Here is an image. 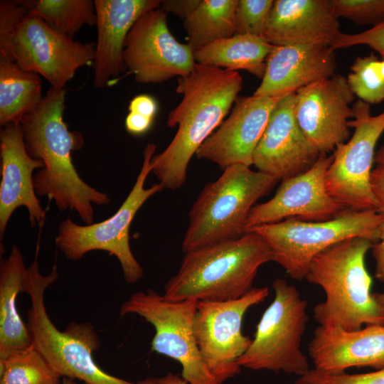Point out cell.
Segmentation results:
<instances>
[{
	"label": "cell",
	"mask_w": 384,
	"mask_h": 384,
	"mask_svg": "<svg viewBox=\"0 0 384 384\" xmlns=\"http://www.w3.org/2000/svg\"><path fill=\"white\" fill-rule=\"evenodd\" d=\"M65 102V90L50 87L21 124L28 154L44 164L33 176L37 196L53 201L60 211L74 210L85 225H90L93 205L109 204L110 198L85 182L73 165L72 152L83 146V137L69 131L63 121Z\"/></svg>",
	"instance_id": "6da1fadb"
},
{
	"label": "cell",
	"mask_w": 384,
	"mask_h": 384,
	"mask_svg": "<svg viewBox=\"0 0 384 384\" xmlns=\"http://www.w3.org/2000/svg\"><path fill=\"white\" fill-rule=\"evenodd\" d=\"M242 78L238 71L196 63L187 75L178 78L181 102L168 115L167 125L178 127L173 139L151 159V172L170 190L186 180L191 159L220 125L238 98Z\"/></svg>",
	"instance_id": "7a4b0ae2"
},
{
	"label": "cell",
	"mask_w": 384,
	"mask_h": 384,
	"mask_svg": "<svg viewBox=\"0 0 384 384\" xmlns=\"http://www.w3.org/2000/svg\"><path fill=\"white\" fill-rule=\"evenodd\" d=\"M274 261L272 250L255 233L186 253L177 272L164 286L169 300L225 302L238 299L252 287L259 268Z\"/></svg>",
	"instance_id": "3957f363"
},
{
	"label": "cell",
	"mask_w": 384,
	"mask_h": 384,
	"mask_svg": "<svg viewBox=\"0 0 384 384\" xmlns=\"http://www.w3.org/2000/svg\"><path fill=\"white\" fill-rule=\"evenodd\" d=\"M372 246L368 239L352 238L312 260L305 279L320 286L326 294L325 301L314 309L319 326L353 331L363 324L384 325V313L370 293L372 279L365 265Z\"/></svg>",
	"instance_id": "277c9868"
},
{
	"label": "cell",
	"mask_w": 384,
	"mask_h": 384,
	"mask_svg": "<svg viewBox=\"0 0 384 384\" xmlns=\"http://www.w3.org/2000/svg\"><path fill=\"white\" fill-rule=\"evenodd\" d=\"M58 276L56 265L48 274H41L37 252L28 267L24 288L31 300L27 325L32 345L50 366L60 376L78 379L86 384H154V379L133 383L103 371L92 356L100 343L90 324L72 323L63 331L55 327L46 311L44 293Z\"/></svg>",
	"instance_id": "5b68a950"
},
{
	"label": "cell",
	"mask_w": 384,
	"mask_h": 384,
	"mask_svg": "<svg viewBox=\"0 0 384 384\" xmlns=\"http://www.w3.org/2000/svg\"><path fill=\"white\" fill-rule=\"evenodd\" d=\"M277 181L243 164L225 168L217 180L205 186L193 204L182 242L183 252L243 235L251 209Z\"/></svg>",
	"instance_id": "8992f818"
},
{
	"label": "cell",
	"mask_w": 384,
	"mask_h": 384,
	"mask_svg": "<svg viewBox=\"0 0 384 384\" xmlns=\"http://www.w3.org/2000/svg\"><path fill=\"white\" fill-rule=\"evenodd\" d=\"M383 215L377 210H345L326 220L308 221L287 218L257 225L244 234L261 236L278 263L294 279H305L312 260L326 249L345 240L363 238L373 242L378 239Z\"/></svg>",
	"instance_id": "52a82bcc"
},
{
	"label": "cell",
	"mask_w": 384,
	"mask_h": 384,
	"mask_svg": "<svg viewBox=\"0 0 384 384\" xmlns=\"http://www.w3.org/2000/svg\"><path fill=\"white\" fill-rule=\"evenodd\" d=\"M156 145L148 144L143 152L144 161L135 183L117 211L109 218L90 225H79L70 218L60 222L55 238L57 248L70 260H79L86 253L103 250L119 260L124 278L129 284L139 281L143 269L134 257L129 245V228L138 210L152 196L164 187L154 183L145 188L151 172V161Z\"/></svg>",
	"instance_id": "ba28073f"
},
{
	"label": "cell",
	"mask_w": 384,
	"mask_h": 384,
	"mask_svg": "<svg viewBox=\"0 0 384 384\" xmlns=\"http://www.w3.org/2000/svg\"><path fill=\"white\" fill-rule=\"evenodd\" d=\"M274 298L257 324L255 337L238 359L241 368L282 371L299 376L309 370L301 350L308 321L307 302L299 290L284 279L273 282Z\"/></svg>",
	"instance_id": "9c48e42d"
},
{
	"label": "cell",
	"mask_w": 384,
	"mask_h": 384,
	"mask_svg": "<svg viewBox=\"0 0 384 384\" xmlns=\"http://www.w3.org/2000/svg\"><path fill=\"white\" fill-rule=\"evenodd\" d=\"M198 301H172L153 289L139 291L124 302L119 314H137L151 324L155 334L152 351L177 361L181 377L189 384H220L209 370L198 348L193 319Z\"/></svg>",
	"instance_id": "30bf717a"
},
{
	"label": "cell",
	"mask_w": 384,
	"mask_h": 384,
	"mask_svg": "<svg viewBox=\"0 0 384 384\" xmlns=\"http://www.w3.org/2000/svg\"><path fill=\"white\" fill-rule=\"evenodd\" d=\"M354 128L352 137L338 144L325 178L329 194L346 210H377L370 176L377 142L384 132V110L370 114L369 104L358 100L352 107Z\"/></svg>",
	"instance_id": "8fae6325"
},
{
	"label": "cell",
	"mask_w": 384,
	"mask_h": 384,
	"mask_svg": "<svg viewBox=\"0 0 384 384\" xmlns=\"http://www.w3.org/2000/svg\"><path fill=\"white\" fill-rule=\"evenodd\" d=\"M269 294L267 287L252 288L244 296L225 302H198L193 332L200 353L220 384L239 374L238 359L252 339L242 333L244 315Z\"/></svg>",
	"instance_id": "7c38bea8"
},
{
	"label": "cell",
	"mask_w": 384,
	"mask_h": 384,
	"mask_svg": "<svg viewBox=\"0 0 384 384\" xmlns=\"http://www.w3.org/2000/svg\"><path fill=\"white\" fill-rule=\"evenodd\" d=\"M166 14L159 7L146 12L127 36L124 62L139 83H161L183 77L196 65L190 45L180 43L170 32Z\"/></svg>",
	"instance_id": "4fadbf2b"
},
{
	"label": "cell",
	"mask_w": 384,
	"mask_h": 384,
	"mask_svg": "<svg viewBox=\"0 0 384 384\" xmlns=\"http://www.w3.org/2000/svg\"><path fill=\"white\" fill-rule=\"evenodd\" d=\"M95 46L75 41L28 13L16 32L14 59L22 69L42 75L51 87L64 89L78 68L93 64Z\"/></svg>",
	"instance_id": "5bb4252c"
},
{
	"label": "cell",
	"mask_w": 384,
	"mask_h": 384,
	"mask_svg": "<svg viewBox=\"0 0 384 384\" xmlns=\"http://www.w3.org/2000/svg\"><path fill=\"white\" fill-rule=\"evenodd\" d=\"M333 159V154L326 156L321 154L308 170L282 181L271 199L251 209L243 233L257 225L292 218L308 221L326 220L346 210L326 188V174Z\"/></svg>",
	"instance_id": "9a60e30c"
},
{
	"label": "cell",
	"mask_w": 384,
	"mask_h": 384,
	"mask_svg": "<svg viewBox=\"0 0 384 384\" xmlns=\"http://www.w3.org/2000/svg\"><path fill=\"white\" fill-rule=\"evenodd\" d=\"M347 79L335 74L314 82L295 92L294 113L309 142L325 154L348 141V119L353 117L350 107L354 100Z\"/></svg>",
	"instance_id": "2e32d148"
},
{
	"label": "cell",
	"mask_w": 384,
	"mask_h": 384,
	"mask_svg": "<svg viewBox=\"0 0 384 384\" xmlns=\"http://www.w3.org/2000/svg\"><path fill=\"white\" fill-rule=\"evenodd\" d=\"M294 101L295 93L277 101L253 154L252 165L278 181L306 171L321 155L298 124Z\"/></svg>",
	"instance_id": "e0dca14e"
},
{
	"label": "cell",
	"mask_w": 384,
	"mask_h": 384,
	"mask_svg": "<svg viewBox=\"0 0 384 384\" xmlns=\"http://www.w3.org/2000/svg\"><path fill=\"white\" fill-rule=\"evenodd\" d=\"M280 98L238 97L230 115L202 144L197 157L223 169L238 164L252 165L255 149Z\"/></svg>",
	"instance_id": "ac0fdd59"
},
{
	"label": "cell",
	"mask_w": 384,
	"mask_h": 384,
	"mask_svg": "<svg viewBox=\"0 0 384 384\" xmlns=\"http://www.w3.org/2000/svg\"><path fill=\"white\" fill-rule=\"evenodd\" d=\"M0 237L3 238L13 213L25 207L31 226L42 224L46 213L36 193L33 171L44 167L28 153L21 123H9L0 132Z\"/></svg>",
	"instance_id": "d6986e66"
},
{
	"label": "cell",
	"mask_w": 384,
	"mask_h": 384,
	"mask_svg": "<svg viewBox=\"0 0 384 384\" xmlns=\"http://www.w3.org/2000/svg\"><path fill=\"white\" fill-rule=\"evenodd\" d=\"M334 50L326 43L274 46L255 96L282 97L335 75Z\"/></svg>",
	"instance_id": "ffe728a7"
},
{
	"label": "cell",
	"mask_w": 384,
	"mask_h": 384,
	"mask_svg": "<svg viewBox=\"0 0 384 384\" xmlns=\"http://www.w3.org/2000/svg\"><path fill=\"white\" fill-rule=\"evenodd\" d=\"M97 40L93 62V84L101 89L117 81L124 71L127 36L146 12L159 8L160 0H95Z\"/></svg>",
	"instance_id": "44dd1931"
},
{
	"label": "cell",
	"mask_w": 384,
	"mask_h": 384,
	"mask_svg": "<svg viewBox=\"0 0 384 384\" xmlns=\"http://www.w3.org/2000/svg\"><path fill=\"white\" fill-rule=\"evenodd\" d=\"M314 369L341 373L351 367L384 368V325L346 331L319 326L309 343Z\"/></svg>",
	"instance_id": "7402d4cb"
},
{
	"label": "cell",
	"mask_w": 384,
	"mask_h": 384,
	"mask_svg": "<svg viewBox=\"0 0 384 384\" xmlns=\"http://www.w3.org/2000/svg\"><path fill=\"white\" fill-rule=\"evenodd\" d=\"M341 33L330 0H276L262 37L273 46H331Z\"/></svg>",
	"instance_id": "603a6c76"
},
{
	"label": "cell",
	"mask_w": 384,
	"mask_h": 384,
	"mask_svg": "<svg viewBox=\"0 0 384 384\" xmlns=\"http://www.w3.org/2000/svg\"><path fill=\"white\" fill-rule=\"evenodd\" d=\"M28 268L20 250L11 248L0 263V358L32 345L28 325L16 309V297L24 292Z\"/></svg>",
	"instance_id": "cb8c5ba5"
},
{
	"label": "cell",
	"mask_w": 384,
	"mask_h": 384,
	"mask_svg": "<svg viewBox=\"0 0 384 384\" xmlns=\"http://www.w3.org/2000/svg\"><path fill=\"white\" fill-rule=\"evenodd\" d=\"M274 46L262 36L234 35L194 51L196 63L229 70H245L262 78L266 61Z\"/></svg>",
	"instance_id": "d4e9b609"
},
{
	"label": "cell",
	"mask_w": 384,
	"mask_h": 384,
	"mask_svg": "<svg viewBox=\"0 0 384 384\" xmlns=\"http://www.w3.org/2000/svg\"><path fill=\"white\" fill-rule=\"evenodd\" d=\"M41 91L38 75L16 62L0 60V124L21 123L42 100Z\"/></svg>",
	"instance_id": "484cf974"
},
{
	"label": "cell",
	"mask_w": 384,
	"mask_h": 384,
	"mask_svg": "<svg viewBox=\"0 0 384 384\" xmlns=\"http://www.w3.org/2000/svg\"><path fill=\"white\" fill-rule=\"evenodd\" d=\"M238 2V0H201L183 20L188 44L193 51L235 35Z\"/></svg>",
	"instance_id": "4316f807"
},
{
	"label": "cell",
	"mask_w": 384,
	"mask_h": 384,
	"mask_svg": "<svg viewBox=\"0 0 384 384\" xmlns=\"http://www.w3.org/2000/svg\"><path fill=\"white\" fill-rule=\"evenodd\" d=\"M30 14L39 17L58 32L73 38L85 25L97 24L92 0H18Z\"/></svg>",
	"instance_id": "83f0119b"
},
{
	"label": "cell",
	"mask_w": 384,
	"mask_h": 384,
	"mask_svg": "<svg viewBox=\"0 0 384 384\" xmlns=\"http://www.w3.org/2000/svg\"><path fill=\"white\" fill-rule=\"evenodd\" d=\"M60 377L33 345L0 358V384H60Z\"/></svg>",
	"instance_id": "f1b7e54d"
},
{
	"label": "cell",
	"mask_w": 384,
	"mask_h": 384,
	"mask_svg": "<svg viewBox=\"0 0 384 384\" xmlns=\"http://www.w3.org/2000/svg\"><path fill=\"white\" fill-rule=\"evenodd\" d=\"M379 60L373 54L358 57L346 78L354 95L369 105L384 100V78L378 72Z\"/></svg>",
	"instance_id": "f546056e"
},
{
	"label": "cell",
	"mask_w": 384,
	"mask_h": 384,
	"mask_svg": "<svg viewBox=\"0 0 384 384\" xmlns=\"http://www.w3.org/2000/svg\"><path fill=\"white\" fill-rule=\"evenodd\" d=\"M273 3L272 0H238L235 14V35L262 36Z\"/></svg>",
	"instance_id": "4dcf8cb0"
},
{
	"label": "cell",
	"mask_w": 384,
	"mask_h": 384,
	"mask_svg": "<svg viewBox=\"0 0 384 384\" xmlns=\"http://www.w3.org/2000/svg\"><path fill=\"white\" fill-rule=\"evenodd\" d=\"M330 2L337 18L373 26L384 21V0H330Z\"/></svg>",
	"instance_id": "1f68e13d"
},
{
	"label": "cell",
	"mask_w": 384,
	"mask_h": 384,
	"mask_svg": "<svg viewBox=\"0 0 384 384\" xmlns=\"http://www.w3.org/2000/svg\"><path fill=\"white\" fill-rule=\"evenodd\" d=\"M29 13L18 1H0V60L14 61V41L18 24Z\"/></svg>",
	"instance_id": "d6a6232c"
},
{
	"label": "cell",
	"mask_w": 384,
	"mask_h": 384,
	"mask_svg": "<svg viewBox=\"0 0 384 384\" xmlns=\"http://www.w3.org/2000/svg\"><path fill=\"white\" fill-rule=\"evenodd\" d=\"M300 378L306 384H384V368L357 374L327 373L314 368Z\"/></svg>",
	"instance_id": "836d02e7"
},
{
	"label": "cell",
	"mask_w": 384,
	"mask_h": 384,
	"mask_svg": "<svg viewBox=\"0 0 384 384\" xmlns=\"http://www.w3.org/2000/svg\"><path fill=\"white\" fill-rule=\"evenodd\" d=\"M356 45H366L384 59V21L368 30L356 34L341 33L331 45L333 50Z\"/></svg>",
	"instance_id": "e575fe53"
},
{
	"label": "cell",
	"mask_w": 384,
	"mask_h": 384,
	"mask_svg": "<svg viewBox=\"0 0 384 384\" xmlns=\"http://www.w3.org/2000/svg\"><path fill=\"white\" fill-rule=\"evenodd\" d=\"M128 109L129 112L154 119L158 111V104L151 95L141 94L135 96L129 102Z\"/></svg>",
	"instance_id": "d590c367"
},
{
	"label": "cell",
	"mask_w": 384,
	"mask_h": 384,
	"mask_svg": "<svg viewBox=\"0 0 384 384\" xmlns=\"http://www.w3.org/2000/svg\"><path fill=\"white\" fill-rule=\"evenodd\" d=\"M201 0H164L159 8L184 20L198 5Z\"/></svg>",
	"instance_id": "8d00e7d4"
},
{
	"label": "cell",
	"mask_w": 384,
	"mask_h": 384,
	"mask_svg": "<svg viewBox=\"0 0 384 384\" xmlns=\"http://www.w3.org/2000/svg\"><path fill=\"white\" fill-rule=\"evenodd\" d=\"M154 119L137 113L129 112L125 119V128L133 135H142L146 133L151 127Z\"/></svg>",
	"instance_id": "74e56055"
},
{
	"label": "cell",
	"mask_w": 384,
	"mask_h": 384,
	"mask_svg": "<svg viewBox=\"0 0 384 384\" xmlns=\"http://www.w3.org/2000/svg\"><path fill=\"white\" fill-rule=\"evenodd\" d=\"M371 187L378 203V211L384 212V166H377L370 176Z\"/></svg>",
	"instance_id": "f35d334b"
},
{
	"label": "cell",
	"mask_w": 384,
	"mask_h": 384,
	"mask_svg": "<svg viewBox=\"0 0 384 384\" xmlns=\"http://www.w3.org/2000/svg\"><path fill=\"white\" fill-rule=\"evenodd\" d=\"M371 248L375 260V277L384 282V240L373 244Z\"/></svg>",
	"instance_id": "ab89813d"
},
{
	"label": "cell",
	"mask_w": 384,
	"mask_h": 384,
	"mask_svg": "<svg viewBox=\"0 0 384 384\" xmlns=\"http://www.w3.org/2000/svg\"><path fill=\"white\" fill-rule=\"evenodd\" d=\"M154 384H189L182 377L172 373H167L164 376L156 379Z\"/></svg>",
	"instance_id": "60d3db41"
},
{
	"label": "cell",
	"mask_w": 384,
	"mask_h": 384,
	"mask_svg": "<svg viewBox=\"0 0 384 384\" xmlns=\"http://www.w3.org/2000/svg\"><path fill=\"white\" fill-rule=\"evenodd\" d=\"M374 163L377 166H384V144L375 153Z\"/></svg>",
	"instance_id": "b9f144b4"
},
{
	"label": "cell",
	"mask_w": 384,
	"mask_h": 384,
	"mask_svg": "<svg viewBox=\"0 0 384 384\" xmlns=\"http://www.w3.org/2000/svg\"><path fill=\"white\" fill-rule=\"evenodd\" d=\"M374 297L380 307L381 310L384 313V292L381 294H375Z\"/></svg>",
	"instance_id": "7bdbcfd3"
},
{
	"label": "cell",
	"mask_w": 384,
	"mask_h": 384,
	"mask_svg": "<svg viewBox=\"0 0 384 384\" xmlns=\"http://www.w3.org/2000/svg\"><path fill=\"white\" fill-rule=\"evenodd\" d=\"M383 215V220L379 225L378 228V239L384 240V212L381 213Z\"/></svg>",
	"instance_id": "ee69618b"
},
{
	"label": "cell",
	"mask_w": 384,
	"mask_h": 384,
	"mask_svg": "<svg viewBox=\"0 0 384 384\" xmlns=\"http://www.w3.org/2000/svg\"><path fill=\"white\" fill-rule=\"evenodd\" d=\"M378 69L380 76L384 78V59L379 60Z\"/></svg>",
	"instance_id": "f6af8a7d"
},
{
	"label": "cell",
	"mask_w": 384,
	"mask_h": 384,
	"mask_svg": "<svg viewBox=\"0 0 384 384\" xmlns=\"http://www.w3.org/2000/svg\"><path fill=\"white\" fill-rule=\"evenodd\" d=\"M60 384H77V383L74 381V379L64 377L63 378L62 382Z\"/></svg>",
	"instance_id": "bcb514c9"
},
{
	"label": "cell",
	"mask_w": 384,
	"mask_h": 384,
	"mask_svg": "<svg viewBox=\"0 0 384 384\" xmlns=\"http://www.w3.org/2000/svg\"><path fill=\"white\" fill-rule=\"evenodd\" d=\"M294 384H306L300 377Z\"/></svg>",
	"instance_id": "7dc6e473"
}]
</instances>
